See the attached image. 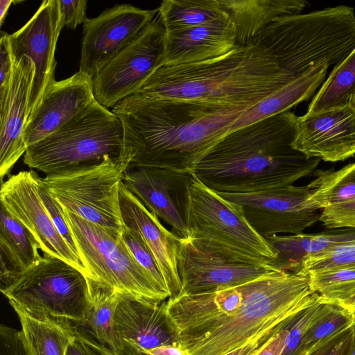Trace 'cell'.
Masks as SVG:
<instances>
[{
	"label": "cell",
	"mask_w": 355,
	"mask_h": 355,
	"mask_svg": "<svg viewBox=\"0 0 355 355\" xmlns=\"http://www.w3.org/2000/svg\"><path fill=\"white\" fill-rule=\"evenodd\" d=\"M320 298L308 277L275 270L243 284L166 301L189 355H225L286 325Z\"/></svg>",
	"instance_id": "cell-1"
},
{
	"label": "cell",
	"mask_w": 355,
	"mask_h": 355,
	"mask_svg": "<svg viewBox=\"0 0 355 355\" xmlns=\"http://www.w3.org/2000/svg\"><path fill=\"white\" fill-rule=\"evenodd\" d=\"M253 105L211 107L130 95L112 110L123 129V162L128 168L191 173L232 123Z\"/></svg>",
	"instance_id": "cell-2"
},
{
	"label": "cell",
	"mask_w": 355,
	"mask_h": 355,
	"mask_svg": "<svg viewBox=\"0 0 355 355\" xmlns=\"http://www.w3.org/2000/svg\"><path fill=\"white\" fill-rule=\"evenodd\" d=\"M297 116L287 111L224 136L191 171L208 188L246 193L293 185L316 171L320 159L294 149Z\"/></svg>",
	"instance_id": "cell-3"
},
{
	"label": "cell",
	"mask_w": 355,
	"mask_h": 355,
	"mask_svg": "<svg viewBox=\"0 0 355 355\" xmlns=\"http://www.w3.org/2000/svg\"><path fill=\"white\" fill-rule=\"evenodd\" d=\"M292 80L275 58L256 43L236 45L207 61L161 65L137 93L211 107L255 105Z\"/></svg>",
	"instance_id": "cell-4"
},
{
	"label": "cell",
	"mask_w": 355,
	"mask_h": 355,
	"mask_svg": "<svg viewBox=\"0 0 355 355\" xmlns=\"http://www.w3.org/2000/svg\"><path fill=\"white\" fill-rule=\"evenodd\" d=\"M292 80L322 64L336 66L355 49L354 8L340 5L279 18L252 41Z\"/></svg>",
	"instance_id": "cell-5"
},
{
	"label": "cell",
	"mask_w": 355,
	"mask_h": 355,
	"mask_svg": "<svg viewBox=\"0 0 355 355\" xmlns=\"http://www.w3.org/2000/svg\"><path fill=\"white\" fill-rule=\"evenodd\" d=\"M107 157L123 162V129L112 111L95 99L62 128L29 145L24 163L50 175L98 164Z\"/></svg>",
	"instance_id": "cell-6"
},
{
	"label": "cell",
	"mask_w": 355,
	"mask_h": 355,
	"mask_svg": "<svg viewBox=\"0 0 355 355\" xmlns=\"http://www.w3.org/2000/svg\"><path fill=\"white\" fill-rule=\"evenodd\" d=\"M12 308L37 318L84 326L90 303L88 278L67 262L44 254L1 292Z\"/></svg>",
	"instance_id": "cell-7"
},
{
	"label": "cell",
	"mask_w": 355,
	"mask_h": 355,
	"mask_svg": "<svg viewBox=\"0 0 355 355\" xmlns=\"http://www.w3.org/2000/svg\"><path fill=\"white\" fill-rule=\"evenodd\" d=\"M62 210L81 261L94 279L144 302L159 304L170 297L135 260L121 235Z\"/></svg>",
	"instance_id": "cell-8"
},
{
	"label": "cell",
	"mask_w": 355,
	"mask_h": 355,
	"mask_svg": "<svg viewBox=\"0 0 355 355\" xmlns=\"http://www.w3.org/2000/svg\"><path fill=\"white\" fill-rule=\"evenodd\" d=\"M187 237L242 258L270 264L277 254L249 224L241 208L191 173L185 206Z\"/></svg>",
	"instance_id": "cell-9"
},
{
	"label": "cell",
	"mask_w": 355,
	"mask_h": 355,
	"mask_svg": "<svg viewBox=\"0 0 355 355\" xmlns=\"http://www.w3.org/2000/svg\"><path fill=\"white\" fill-rule=\"evenodd\" d=\"M127 169L122 160L107 157L98 164L46 175L40 182L62 208L121 236L119 187Z\"/></svg>",
	"instance_id": "cell-10"
},
{
	"label": "cell",
	"mask_w": 355,
	"mask_h": 355,
	"mask_svg": "<svg viewBox=\"0 0 355 355\" xmlns=\"http://www.w3.org/2000/svg\"><path fill=\"white\" fill-rule=\"evenodd\" d=\"M165 28L159 14L142 31L94 76V94L106 108L137 92L163 64Z\"/></svg>",
	"instance_id": "cell-11"
},
{
	"label": "cell",
	"mask_w": 355,
	"mask_h": 355,
	"mask_svg": "<svg viewBox=\"0 0 355 355\" xmlns=\"http://www.w3.org/2000/svg\"><path fill=\"white\" fill-rule=\"evenodd\" d=\"M178 267L181 294H200L243 284L278 270L270 264L219 250L202 240L180 238Z\"/></svg>",
	"instance_id": "cell-12"
},
{
	"label": "cell",
	"mask_w": 355,
	"mask_h": 355,
	"mask_svg": "<svg viewBox=\"0 0 355 355\" xmlns=\"http://www.w3.org/2000/svg\"><path fill=\"white\" fill-rule=\"evenodd\" d=\"M217 193L238 205L251 227L265 239L279 234L302 233L320 220L322 211L309 206L308 185L246 193Z\"/></svg>",
	"instance_id": "cell-13"
},
{
	"label": "cell",
	"mask_w": 355,
	"mask_h": 355,
	"mask_svg": "<svg viewBox=\"0 0 355 355\" xmlns=\"http://www.w3.org/2000/svg\"><path fill=\"white\" fill-rule=\"evenodd\" d=\"M40 180L33 170L10 175L1 184V205L33 234L44 254L59 258L94 279L53 224L40 197Z\"/></svg>",
	"instance_id": "cell-14"
},
{
	"label": "cell",
	"mask_w": 355,
	"mask_h": 355,
	"mask_svg": "<svg viewBox=\"0 0 355 355\" xmlns=\"http://www.w3.org/2000/svg\"><path fill=\"white\" fill-rule=\"evenodd\" d=\"M159 8L116 5L83 25L79 71L92 78L157 16Z\"/></svg>",
	"instance_id": "cell-15"
},
{
	"label": "cell",
	"mask_w": 355,
	"mask_h": 355,
	"mask_svg": "<svg viewBox=\"0 0 355 355\" xmlns=\"http://www.w3.org/2000/svg\"><path fill=\"white\" fill-rule=\"evenodd\" d=\"M62 29L58 0H45L26 24L9 36L13 60L19 61L28 57L34 64L30 114L38 105L46 87L55 81V52Z\"/></svg>",
	"instance_id": "cell-16"
},
{
	"label": "cell",
	"mask_w": 355,
	"mask_h": 355,
	"mask_svg": "<svg viewBox=\"0 0 355 355\" xmlns=\"http://www.w3.org/2000/svg\"><path fill=\"white\" fill-rule=\"evenodd\" d=\"M191 173L167 168H128L123 182L145 207L172 227L180 238L187 237L186 195Z\"/></svg>",
	"instance_id": "cell-17"
},
{
	"label": "cell",
	"mask_w": 355,
	"mask_h": 355,
	"mask_svg": "<svg viewBox=\"0 0 355 355\" xmlns=\"http://www.w3.org/2000/svg\"><path fill=\"white\" fill-rule=\"evenodd\" d=\"M292 147L309 158L344 161L355 155V108L347 105L297 116Z\"/></svg>",
	"instance_id": "cell-18"
},
{
	"label": "cell",
	"mask_w": 355,
	"mask_h": 355,
	"mask_svg": "<svg viewBox=\"0 0 355 355\" xmlns=\"http://www.w3.org/2000/svg\"><path fill=\"white\" fill-rule=\"evenodd\" d=\"M35 74L31 59L13 60L7 89L0 92V177L8 175L26 151L24 131L30 115L29 100Z\"/></svg>",
	"instance_id": "cell-19"
},
{
	"label": "cell",
	"mask_w": 355,
	"mask_h": 355,
	"mask_svg": "<svg viewBox=\"0 0 355 355\" xmlns=\"http://www.w3.org/2000/svg\"><path fill=\"white\" fill-rule=\"evenodd\" d=\"M92 78L78 71L46 87L26 123L27 147L62 128L95 100Z\"/></svg>",
	"instance_id": "cell-20"
},
{
	"label": "cell",
	"mask_w": 355,
	"mask_h": 355,
	"mask_svg": "<svg viewBox=\"0 0 355 355\" xmlns=\"http://www.w3.org/2000/svg\"><path fill=\"white\" fill-rule=\"evenodd\" d=\"M114 325L123 355H145L159 346L179 345L166 301L151 304L120 295Z\"/></svg>",
	"instance_id": "cell-21"
},
{
	"label": "cell",
	"mask_w": 355,
	"mask_h": 355,
	"mask_svg": "<svg viewBox=\"0 0 355 355\" xmlns=\"http://www.w3.org/2000/svg\"><path fill=\"white\" fill-rule=\"evenodd\" d=\"M119 203L125 226L139 234L153 252L164 277L169 298L180 295L182 292L178 267L180 237L168 230L123 182L119 187Z\"/></svg>",
	"instance_id": "cell-22"
},
{
	"label": "cell",
	"mask_w": 355,
	"mask_h": 355,
	"mask_svg": "<svg viewBox=\"0 0 355 355\" xmlns=\"http://www.w3.org/2000/svg\"><path fill=\"white\" fill-rule=\"evenodd\" d=\"M236 46L234 25L227 15L187 29L166 32L162 65L207 61L227 54Z\"/></svg>",
	"instance_id": "cell-23"
},
{
	"label": "cell",
	"mask_w": 355,
	"mask_h": 355,
	"mask_svg": "<svg viewBox=\"0 0 355 355\" xmlns=\"http://www.w3.org/2000/svg\"><path fill=\"white\" fill-rule=\"evenodd\" d=\"M234 23L236 45L252 43L267 26L282 17L300 14L303 0H218Z\"/></svg>",
	"instance_id": "cell-24"
},
{
	"label": "cell",
	"mask_w": 355,
	"mask_h": 355,
	"mask_svg": "<svg viewBox=\"0 0 355 355\" xmlns=\"http://www.w3.org/2000/svg\"><path fill=\"white\" fill-rule=\"evenodd\" d=\"M33 234L3 205L0 211V290L5 291L27 268L42 258Z\"/></svg>",
	"instance_id": "cell-25"
},
{
	"label": "cell",
	"mask_w": 355,
	"mask_h": 355,
	"mask_svg": "<svg viewBox=\"0 0 355 355\" xmlns=\"http://www.w3.org/2000/svg\"><path fill=\"white\" fill-rule=\"evenodd\" d=\"M328 68L327 64L315 67L256 103L232 123L227 134L271 116L287 112L297 104L308 100L322 85Z\"/></svg>",
	"instance_id": "cell-26"
},
{
	"label": "cell",
	"mask_w": 355,
	"mask_h": 355,
	"mask_svg": "<svg viewBox=\"0 0 355 355\" xmlns=\"http://www.w3.org/2000/svg\"><path fill=\"white\" fill-rule=\"evenodd\" d=\"M354 238L355 232H340L275 235L266 239L277 254L271 266L279 270L297 273L306 257L329 250Z\"/></svg>",
	"instance_id": "cell-27"
},
{
	"label": "cell",
	"mask_w": 355,
	"mask_h": 355,
	"mask_svg": "<svg viewBox=\"0 0 355 355\" xmlns=\"http://www.w3.org/2000/svg\"><path fill=\"white\" fill-rule=\"evenodd\" d=\"M21 324L19 334L25 355H66L75 339L73 324L31 316L13 308Z\"/></svg>",
	"instance_id": "cell-28"
},
{
	"label": "cell",
	"mask_w": 355,
	"mask_h": 355,
	"mask_svg": "<svg viewBox=\"0 0 355 355\" xmlns=\"http://www.w3.org/2000/svg\"><path fill=\"white\" fill-rule=\"evenodd\" d=\"M90 303L84 324L94 338L117 355H123L114 315L120 295L97 279L88 278Z\"/></svg>",
	"instance_id": "cell-29"
},
{
	"label": "cell",
	"mask_w": 355,
	"mask_h": 355,
	"mask_svg": "<svg viewBox=\"0 0 355 355\" xmlns=\"http://www.w3.org/2000/svg\"><path fill=\"white\" fill-rule=\"evenodd\" d=\"M315 178L308 187L309 206L322 210L355 200V162L337 171L316 170Z\"/></svg>",
	"instance_id": "cell-30"
},
{
	"label": "cell",
	"mask_w": 355,
	"mask_h": 355,
	"mask_svg": "<svg viewBox=\"0 0 355 355\" xmlns=\"http://www.w3.org/2000/svg\"><path fill=\"white\" fill-rule=\"evenodd\" d=\"M158 8L166 32L187 29L227 15L218 0H164Z\"/></svg>",
	"instance_id": "cell-31"
},
{
	"label": "cell",
	"mask_w": 355,
	"mask_h": 355,
	"mask_svg": "<svg viewBox=\"0 0 355 355\" xmlns=\"http://www.w3.org/2000/svg\"><path fill=\"white\" fill-rule=\"evenodd\" d=\"M355 91V49L334 67L310 103L307 114H312L344 107Z\"/></svg>",
	"instance_id": "cell-32"
},
{
	"label": "cell",
	"mask_w": 355,
	"mask_h": 355,
	"mask_svg": "<svg viewBox=\"0 0 355 355\" xmlns=\"http://www.w3.org/2000/svg\"><path fill=\"white\" fill-rule=\"evenodd\" d=\"M310 289L323 303L338 304L355 295V265L308 272Z\"/></svg>",
	"instance_id": "cell-33"
},
{
	"label": "cell",
	"mask_w": 355,
	"mask_h": 355,
	"mask_svg": "<svg viewBox=\"0 0 355 355\" xmlns=\"http://www.w3.org/2000/svg\"><path fill=\"white\" fill-rule=\"evenodd\" d=\"M355 324L352 315L337 304H329L327 309L311 326L302 340L296 355H307L331 336Z\"/></svg>",
	"instance_id": "cell-34"
},
{
	"label": "cell",
	"mask_w": 355,
	"mask_h": 355,
	"mask_svg": "<svg viewBox=\"0 0 355 355\" xmlns=\"http://www.w3.org/2000/svg\"><path fill=\"white\" fill-rule=\"evenodd\" d=\"M355 265V238L340 243L324 252L306 257L298 275H304L313 270L336 268Z\"/></svg>",
	"instance_id": "cell-35"
},
{
	"label": "cell",
	"mask_w": 355,
	"mask_h": 355,
	"mask_svg": "<svg viewBox=\"0 0 355 355\" xmlns=\"http://www.w3.org/2000/svg\"><path fill=\"white\" fill-rule=\"evenodd\" d=\"M320 298L293 318L287 326L285 347L281 355H296L300 344L313 322L327 309Z\"/></svg>",
	"instance_id": "cell-36"
},
{
	"label": "cell",
	"mask_w": 355,
	"mask_h": 355,
	"mask_svg": "<svg viewBox=\"0 0 355 355\" xmlns=\"http://www.w3.org/2000/svg\"><path fill=\"white\" fill-rule=\"evenodd\" d=\"M121 238L135 260L162 289L168 292L158 263L140 234L124 225Z\"/></svg>",
	"instance_id": "cell-37"
},
{
	"label": "cell",
	"mask_w": 355,
	"mask_h": 355,
	"mask_svg": "<svg viewBox=\"0 0 355 355\" xmlns=\"http://www.w3.org/2000/svg\"><path fill=\"white\" fill-rule=\"evenodd\" d=\"M39 194L51 220L71 250L79 256L71 232L62 214L61 206L52 198L40 180ZM80 257V256H79Z\"/></svg>",
	"instance_id": "cell-38"
},
{
	"label": "cell",
	"mask_w": 355,
	"mask_h": 355,
	"mask_svg": "<svg viewBox=\"0 0 355 355\" xmlns=\"http://www.w3.org/2000/svg\"><path fill=\"white\" fill-rule=\"evenodd\" d=\"M320 221L329 229H355V200L322 209Z\"/></svg>",
	"instance_id": "cell-39"
},
{
	"label": "cell",
	"mask_w": 355,
	"mask_h": 355,
	"mask_svg": "<svg viewBox=\"0 0 355 355\" xmlns=\"http://www.w3.org/2000/svg\"><path fill=\"white\" fill-rule=\"evenodd\" d=\"M353 346L354 328L352 326L331 336L307 355H351Z\"/></svg>",
	"instance_id": "cell-40"
},
{
	"label": "cell",
	"mask_w": 355,
	"mask_h": 355,
	"mask_svg": "<svg viewBox=\"0 0 355 355\" xmlns=\"http://www.w3.org/2000/svg\"><path fill=\"white\" fill-rule=\"evenodd\" d=\"M60 12L61 25L63 28L74 29L87 19L86 17L87 1H62L58 0Z\"/></svg>",
	"instance_id": "cell-41"
},
{
	"label": "cell",
	"mask_w": 355,
	"mask_h": 355,
	"mask_svg": "<svg viewBox=\"0 0 355 355\" xmlns=\"http://www.w3.org/2000/svg\"><path fill=\"white\" fill-rule=\"evenodd\" d=\"M10 35L1 31L0 36V92L6 90L12 71L13 58L11 53Z\"/></svg>",
	"instance_id": "cell-42"
},
{
	"label": "cell",
	"mask_w": 355,
	"mask_h": 355,
	"mask_svg": "<svg viewBox=\"0 0 355 355\" xmlns=\"http://www.w3.org/2000/svg\"><path fill=\"white\" fill-rule=\"evenodd\" d=\"M0 355H25L19 330L1 324Z\"/></svg>",
	"instance_id": "cell-43"
},
{
	"label": "cell",
	"mask_w": 355,
	"mask_h": 355,
	"mask_svg": "<svg viewBox=\"0 0 355 355\" xmlns=\"http://www.w3.org/2000/svg\"><path fill=\"white\" fill-rule=\"evenodd\" d=\"M284 327L270 330L250 343L248 345L229 352L225 355H257L258 353L268 343L272 338L284 329Z\"/></svg>",
	"instance_id": "cell-44"
},
{
	"label": "cell",
	"mask_w": 355,
	"mask_h": 355,
	"mask_svg": "<svg viewBox=\"0 0 355 355\" xmlns=\"http://www.w3.org/2000/svg\"><path fill=\"white\" fill-rule=\"evenodd\" d=\"M288 322V323H289ZM276 334L257 355H281L286 345L287 326Z\"/></svg>",
	"instance_id": "cell-45"
},
{
	"label": "cell",
	"mask_w": 355,
	"mask_h": 355,
	"mask_svg": "<svg viewBox=\"0 0 355 355\" xmlns=\"http://www.w3.org/2000/svg\"><path fill=\"white\" fill-rule=\"evenodd\" d=\"M66 355H101L94 348L76 334L75 339L69 345Z\"/></svg>",
	"instance_id": "cell-46"
},
{
	"label": "cell",
	"mask_w": 355,
	"mask_h": 355,
	"mask_svg": "<svg viewBox=\"0 0 355 355\" xmlns=\"http://www.w3.org/2000/svg\"><path fill=\"white\" fill-rule=\"evenodd\" d=\"M145 355H189L180 345H166L148 350Z\"/></svg>",
	"instance_id": "cell-47"
},
{
	"label": "cell",
	"mask_w": 355,
	"mask_h": 355,
	"mask_svg": "<svg viewBox=\"0 0 355 355\" xmlns=\"http://www.w3.org/2000/svg\"><path fill=\"white\" fill-rule=\"evenodd\" d=\"M80 338H82L85 342L94 348L96 351H98L101 355H117L114 354L112 350H110L108 347L98 343L96 339L92 338L90 336L85 334H80Z\"/></svg>",
	"instance_id": "cell-48"
},
{
	"label": "cell",
	"mask_w": 355,
	"mask_h": 355,
	"mask_svg": "<svg viewBox=\"0 0 355 355\" xmlns=\"http://www.w3.org/2000/svg\"><path fill=\"white\" fill-rule=\"evenodd\" d=\"M21 2V1L14 0H1L0 1V24L2 25L7 15L8 8L12 3H17Z\"/></svg>",
	"instance_id": "cell-49"
},
{
	"label": "cell",
	"mask_w": 355,
	"mask_h": 355,
	"mask_svg": "<svg viewBox=\"0 0 355 355\" xmlns=\"http://www.w3.org/2000/svg\"><path fill=\"white\" fill-rule=\"evenodd\" d=\"M337 305H339L347 310L355 320V295L347 300L338 304Z\"/></svg>",
	"instance_id": "cell-50"
},
{
	"label": "cell",
	"mask_w": 355,
	"mask_h": 355,
	"mask_svg": "<svg viewBox=\"0 0 355 355\" xmlns=\"http://www.w3.org/2000/svg\"><path fill=\"white\" fill-rule=\"evenodd\" d=\"M349 104L355 108V91L350 98Z\"/></svg>",
	"instance_id": "cell-51"
},
{
	"label": "cell",
	"mask_w": 355,
	"mask_h": 355,
	"mask_svg": "<svg viewBox=\"0 0 355 355\" xmlns=\"http://www.w3.org/2000/svg\"><path fill=\"white\" fill-rule=\"evenodd\" d=\"M354 328V346H353V350L351 354V355H355V324L353 326Z\"/></svg>",
	"instance_id": "cell-52"
}]
</instances>
